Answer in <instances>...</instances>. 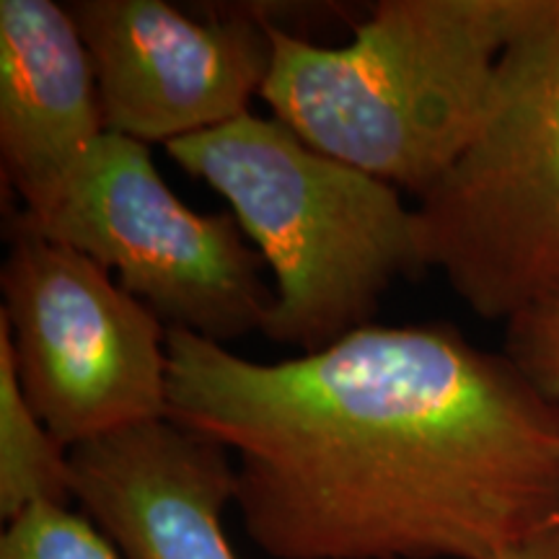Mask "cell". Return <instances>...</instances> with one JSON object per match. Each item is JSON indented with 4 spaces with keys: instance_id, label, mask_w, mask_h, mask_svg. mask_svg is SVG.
Segmentation results:
<instances>
[{
    "instance_id": "8992f818",
    "label": "cell",
    "mask_w": 559,
    "mask_h": 559,
    "mask_svg": "<svg viewBox=\"0 0 559 559\" xmlns=\"http://www.w3.org/2000/svg\"><path fill=\"white\" fill-rule=\"evenodd\" d=\"M0 270L19 386L66 449L166 417L169 330L83 251L9 228Z\"/></svg>"
},
{
    "instance_id": "30bf717a",
    "label": "cell",
    "mask_w": 559,
    "mask_h": 559,
    "mask_svg": "<svg viewBox=\"0 0 559 559\" xmlns=\"http://www.w3.org/2000/svg\"><path fill=\"white\" fill-rule=\"evenodd\" d=\"M34 506H73L70 451L26 402L0 321V515L9 523Z\"/></svg>"
},
{
    "instance_id": "52a82bcc",
    "label": "cell",
    "mask_w": 559,
    "mask_h": 559,
    "mask_svg": "<svg viewBox=\"0 0 559 559\" xmlns=\"http://www.w3.org/2000/svg\"><path fill=\"white\" fill-rule=\"evenodd\" d=\"M94 66L104 128L166 145L247 115L272 68L270 21L236 9L192 19L164 0L68 5Z\"/></svg>"
},
{
    "instance_id": "6da1fadb",
    "label": "cell",
    "mask_w": 559,
    "mask_h": 559,
    "mask_svg": "<svg viewBox=\"0 0 559 559\" xmlns=\"http://www.w3.org/2000/svg\"><path fill=\"white\" fill-rule=\"evenodd\" d=\"M166 417L234 453L272 559H489L559 521V402L445 321L277 362L169 330Z\"/></svg>"
},
{
    "instance_id": "3957f363",
    "label": "cell",
    "mask_w": 559,
    "mask_h": 559,
    "mask_svg": "<svg viewBox=\"0 0 559 559\" xmlns=\"http://www.w3.org/2000/svg\"><path fill=\"white\" fill-rule=\"evenodd\" d=\"M226 198L275 277L262 334L304 355L373 324L400 277L423 275L417 213L394 185L311 148L275 117H236L166 145Z\"/></svg>"
},
{
    "instance_id": "9c48e42d",
    "label": "cell",
    "mask_w": 559,
    "mask_h": 559,
    "mask_svg": "<svg viewBox=\"0 0 559 559\" xmlns=\"http://www.w3.org/2000/svg\"><path fill=\"white\" fill-rule=\"evenodd\" d=\"M104 128L86 41L55 0H0V169L21 218L52 213Z\"/></svg>"
},
{
    "instance_id": "8fae6325",
    "label": "cell",
    "mask_w": 559,
    "mask_h": 559,
    "mask_svg": "<svg viewBox=\"0 0 559 559\" xmlns=\"http://www.w3.org/2000/svg\"><path fill=\"white\" fill-rule=\"evenodd\" d=\"M0 559H128L73 506H34L5 523Z\"/></svg>"
},
{
    "instance_id": "7a4b0ae2",
    "label": "cell",
    "mask_w": 559,
    "mask_h": 559,
    "mask_svg": "<svg viewBox=\"0 0 559 559\" xmlns=\"http://www.w3.org/2000/svg\"><path fill=\"white\" fill-rule=\"evenodd\" d=\"M534 0H383L342 47L270 21L260 99L326 156L423 198L466 148Z\"/></svg>"
},
{
    "instance_id": "ba28073f",
    "label": "cell",
    "mask_w": 559,
    "mask_h": 559,
    "mask_svg": "<svg viewBox=\"0 0 559 559\" xmlns=\"http://www.w3.org/2000/svg\"><path fill=\"white\" fill-rule=\"evenodd\" d=\"M70 495L128 559H239L223 528L234 459L169 417L70 449Z\"/></svg>"
},
{
    "instance_id": "5bb4252c",
    "label": "cell",
    "mask_w": 559,
    "mask_h": 559,
    "mask_svg": "<svg viewBox=\"0 0 559 559\" xmlns=\"http://www.w3.org/2000/svg\"><path fill=\"white\" fill-rule=\"evenodd\" d=\"M557 526H559V521H557Z\"/></svg>"
},
{
    "instance_id": "277c9868",
    "label": "cell",
    "mask_w": 559,
    "mask_h": 559,
    "mask_svg": "<svg viewBox=\"0 0 559 559\" xmlns=\"http://www.w3.org/2000/svg\"><path fill=\"white\" fill-rule=\"evenodd\" d=\"M415 213L425 270L477 317L559 298V0H534L477 132Z\"/></svg>"
},
{
    "instance_id": "5b68a950",
    "label": "cell",
    "mask_w": 559,
    "mask_h": 559,
    "mask_svg": "<svg viewBox=\"0 0 559 559\" xmlns=\"http://www.w3.org/2000/svg\"><path fill=\"white\" fill-rule=\"evenodd\" d=\"M9 228L34 230L104 264L166 330L218 345L262 332L275 304L262 254L234 213H194L169 190L151 145L104 132L52 213Z\"/></svg>"
},
{
    "instance_id": "7c38bea8",
    "label": "cell",
    "mask_w": 559,
    "mask_h": 559,
    "mask_svg": "<svg viewBox=\"0 0 559 559\" xmlns=\"http://www.w3.org/2000/svg\"><path fill=\"white\" fill-rule=\"evenodd\" d=\"M502 353L549 400L559 402V298L508 321Z\"/></svg>"
},
{
    "instance_id": "4fadbf2b",
    "label": "cell",
    "mask_w": 559,
    "mask_h": 559,
    "mask_svg": "<svg viewBox=\"0 0 559 559\" xmlns=\"http://www.w3.org/2000/svg\"><path fill=\"white\" fill-rule=\"evenodd\" d=\"M489 559H559V526L555 523L528 539L510 544Z\"/></svg>"
}]
</instances>
